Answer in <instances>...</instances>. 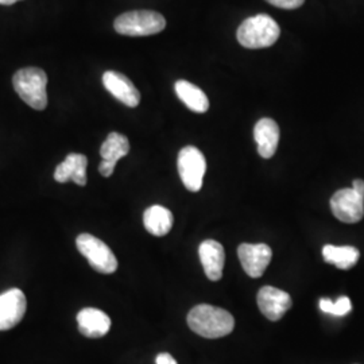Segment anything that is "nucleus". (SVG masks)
<instances>
[{
	"label": "nucleus",
	"mask_w": 364,
	"mask_h": 364,
	"mask_svg": "<svg viewBox=\"0 0 364 364\" xmlns=\"http://www.w3.org/2000/svg\"><path fill=\"white\" fill-rule=\"evenodd\" d=\"M188 326L201 338H220L234 331L235 320L225 309L201 304L188 314Z\"/></svg>",
	"instance_id": "nucleus-1"
},
{
	"label": "nucleus",
	"mask_w": 364,
	"mask_h": 364,
	"mask_svg": "<svg viewBox=\"0 0 364 364\" xmlns=\"http://www.w3.org/2000/svg\"><path fill=\"white\" fill-rule=\"evenodd\" d=\"M281 36V28L272 16L259 14L246 19L236 33L237 41L247 49H263L273 46Z\"/></svg>",
	"instance_id": "nucleus-2"
},
{
	"label": "nucleus",
	"mask_w": 364,
	"mask_h": 364,
	"mask_svg": "<svg viewBox=\"0 0 364 364\" xmlns=\"http://www.w3.org/2000/svg\"><path fill=\"white\" fill-rule=\"evenodd\" d=\"M14 90L19 97L37 111H43L48 105V76L39 68H23L13 78Z\"/></svg>",
	"instance_id": "nucleus-3"
},
{
	"label": "nucleus",
	"mask_w": 364,
	"mask_h": 364,
	"mask_svg": "<svg viewBox=\"0 0 364 364\" xmlns=\"http://www.w3.org/2000/svg\"><path fill=\"white\" fill-rule=\"evenodd\" d=\"M114 27L122 36L146 37L161 33L166 27V19L156 11L138 10L117 16Z\"/></svg>",
	"instance_id": "nucleus-4"
},
{
	"label": "nucleus",
	"mask_w": 364,
	"mask_h": 364,
	"mask_svg": "<svg viewBox=\"0 0 364 364\" xmlns=\"http://www.w3.org/2000/svg\"><path fill=\"white\" fill-rule=\"evenodd\" d=\"M77 250L90 262L92 269L97 273L112 274L117 272V259L111 248L103 240L90 234L78 235Z\"/></svg>",
	"instance_id": "nucleus-5"
},
{
	"label": "nucleus",
	"mask_w": 364,
	"mask_h": 364,
	"mask_svg": "<svg viewBox=\"0 0 364 364\" xmlns=\"http://www.w3.org/2000/svg\"><path fill=\"white\" fill-rule=\"evenodd\" d=\"M177 166L185 188L191 192H198L203 188V180L207 171L204 154L195 146H186L178 154Z\"/></svg>",
	"instance_id": "nucleus-6"
},
{
	"label": "nucleus",
	"mask_w": 364,
	"mask_h": 364,
	"mask_svg": "<svg viewBox=\"0 0 364 364\" xmlns=\"http://www.w3.org/2000/svg\"><path fill=\"white\" fill-rule=\"evenodd\" d=\"M331 209L333 216L343 223H359L364 216V196L352 188L340 189L331 198Z\"/></svg>",
	"instance_id": "nucleus-7"
},
{
	"label": "nucleus",
	"mask_w": 364,
	"mask_h": 364,
	"mask_svg": "<svg viewBox=\"0 0 364 364\" xmlns=\"http://www.w3.org/2000/svg\"><path fill=\"white\" fill-rule=\"evenodd\" d=\"M26 296L19 289H10L0 294V331L18 326L26 313Z\"/></svg>",
	"instance_id": "nucleus-8"
},
{
	"label": "nucleus",
	"mask_w": 364,
	"mask_h": 364,
	"mask_svg": "<svg viewBox=\"0 0 364 364\" xmlns=\"http://www.w3.org/2000/svg\"><path fill=\"white\" fill-rule=\"evenodd\" d=\"M237 255L245 272L251 278L262 277L273 258V251L264 243L250 245L243 243L237 248Z\"/></svg>",
	"instance_id": "nucleus-9"
},
{
	"label": "nucleus",
	"mask_w": 364,
	"mask_h": 364,
	"mask_svg": "<svg viewBox=\"0 0 364 364\" xmlns=\"http://www.w3.org/2000/svg\"><path fill=\"white\" fill-rule=\"evenodd\" d=\"M258 306L270 321L281 320L293 306L289 293L273 287H263L258 293Z\"/></svg>",
	"instance_id": "nucleus-10"
},
{
	"label": "nucleus",
	"mask_w": 364,
	"mask_h": 364,
	"mask_svg": "<svg viewBox=\"0 0 364 364\" xmlns=\"http://www.w3.org/2000/svg\"><path fill=\"white\" fill-rule=\"evenodd\" d=\"M103 84L105 90L123 105L135 108L141 103V93L135 88L130 78L124 75L108 70L103 75Z\"/></svg>",
	"instance_id": "nucleus-11"
},
{
	"label": "nucleus",
	"mask_w": 364,
	"mask_h": 364,
	"mask_svg": "<svg viewBox=\"0 0 364 364\" xmlns=\"http://www.w3.org/2000/svg\"><path fill=\"white\" fill-rule=\"evenodd\" d=\"M77 324L80 333L85 338H103L111 329V318L103 311L85 308L78 312Z\"/></svg>",
	"instance_id": "nucleus-12"
},
{
	"label": "nucleus",
	"mask_w": 364,
	"mask_h": 364,
	"mask_svg": "<svg viewBox=\"0 0 364 364\" xmlns=\"http://www.w3.org/2000/svg\"><path fill=\"white\" fill-rule=\"evenodd\" d=\"M87 156L77 153H72L66 156L64 162H61L54 171V180L61 183L73 181L78 186L87 185Z\"/></svg>",
	"instance_id": "nucleus-13"
},
{
	"label": "nucleus",
	"mask_w": 364,
	"mask_h": 364,
	"mask_svg": "<svg viewBox=\"0 0 364 364\" xmlns=\"http://www.w3.org/2000/svg\"><path fill=\"white\" fill-rule=\"evenodd\" d=\"M198 255L204 267L205 275L210 281H219L223 277V269L225 263L224 248L216 240H205L200 245Z\"/></svg>",
	"instance_id": "nucleus-14"
},
{
	"label": "nucleus",
	"mask_w": 364,
	"mask_h": 364,
	"mask_svg": "<svg viewBox=\"0 0 364 364\" xmlns=\"http://www.w3.org/2000/svg\"><path fill=\"white\" fill-rule=\"evenodd\" d=\"M254 138L262 158L269 159L275 154L279 144V127L270 117H263L255 124Z\"/></svg>",
	"instance_id": "nucleus-15"
},
{
	"label": "nucleus",
	"mask_w": 364,
	"mask_h": 364,
	"mask_svg": "<svg viewBox=\"0 0 364 364\" xmlns=\"http://www.w3.org/2000/svg\"><path fill=\"white\" fill-rule=\"evenodd\" d=\"M176 93L183 105H186L191 111L197 114H204L209 108V100L207 95L201 91L198 87L193 85L189 81L180 80L174 85Z\"/></svg>",
	"instance_id": "nucleus-16"
},
{
	"label": "nucleus",
	"mask_w": 364,
	"mask_h": 364,
	"mask_svg": "<svg viewBox=\"0 0 364 364\" xmlns=\"http://www.w3.org/2000/svg\"><path fill=\"white\" fill-rule=\"evenodd\" d=\"M173 213L162 205H153L144 210V228L154 236H165L173 227Z\"/></svg>",
	"instance_id": "nucleus-17"
},
{
	"label": "nucleus",
	"mask_w": 364,
	"mask_h": 364,
	"mask_svg": "<svg viewBox=\"0 0 364 364\" xmlns=\"http://www.w3.org/2000/svg\"><path fill=\"white\" fill-rule=\"evenodd\" d=\"M323 257L326 263L336 266L340 270H350L352 269L360 257L358 248L351 246H332L326 245L323 248Z\"/></svg>",
	"instance_id": "nucleus-18"
},
{
	"label": "nucleus",
	"mask_w": 364,
	"mask_h": 364,
	"mask_svg": "<svg viewBox=\"0 0 364 364\" xmlns=\"http://www.w3.org/2000/svg\"><path fill=\"white\" fill-rule=\"evenodd\" d=\"M130 153V142L127 136L119 134V132H111L105 144L100 147V156L103 161H108L112 164H117L119 159L127 156Z\"/></svg>",
	"instance_id": "nucleus-19"
},
{
	"label": "nucleus",
	"mask_w": 364,
	"mask_h": 364,
	"mask_svg": "<svg viewBox=\"0 0 364 364\" xmlns=\"http://www.w3.org/2000/svg\"><path fill=\"white\" fill-rule=\"evenodd\" d=\"M320 309L324 313H329L332 316H344L351 312V299L346 296L338 297L336 301L329 299H320Z\"/></svg>",
	"instance_id": "nucleus-20"
},
{
	"label": "nucleus",
	"mask_w": 364,
	"mask_h": 364,
	"mask_svg": "<svg viewBox=\"0 0 364 364\" xmlns=\"http://www.w3.org/2000/svg\"><path fill=\"white\" fill-rule=\"evenodd\" d=\"M266 1H269L270 4H273L278 9H284V10H294L305 3V0H266Z\"/></svg>",
	"instance_id": "nucleus-21"
},
{
	"label": "nucleus",
	"mask_w": 364,
	"mask_h": 364,
	"mask_svg": "<svg viewBox=\"0 0 364 364\" xmlns=\"http://www.w3.org/2000/svg\"><path fill=\"white\" fill-rule=\"evenodd\" d=\"M117 164H112V162H108V161H102L100 166H99V171L103 177H111L114 170H115Z\"/></svg>",
	"instance_id": "nucleus-22"
},
{
	"label": "nucleus",
	"mask_w": 364,
	"mask_h": 364,
	"mask_svg": "<svg viewBox=\"0 0 364 364\" xmlns=\"http://www.w3.org/2000/svg\"><path fill=\"white\" fill-rule=\"evenodd\" d=\"M156 364H177L176 362V359L170 355V353H166V352H164V353H159L158 356H156Z\"/></svg>",
	"instance_id": "nucleus-23"
},
{
	"label": "nucleus",
	"mask_w": 364,
	"mask_h": 364,
	"mask_svg": "<svg viewBox=\"0 0 364 364\" xmlns=\"http://www.w3.org/2000/svg\"><path fill=\"white\" fill-rule=\"evenodd\" d=\"M352 189L358 193L364 196V181L363 180H355L352 182Z\"/></svg>",
	"instance_id": "nucleus-24"
},
{
	"label": "nucleus",
	"mask_w": 364,
	"mask_h": 364,
	"mask_svg": "<svg viewBox=\"0 0 364 364\" xmlns=\"http://www.w3.org/2000/svg\"><path fill=\"white\" fill-rule=\"evenodd\" d=\"M16 1H19V0H0V4H3V6H11V4L16 3Z\"/></svg>",
	"instance_id": "nucleus-25"
}]
</instances>
